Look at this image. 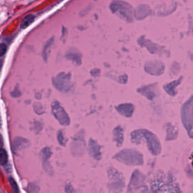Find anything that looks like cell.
<instances>
[{
	"label": "cell",
	"instance_id": "cell-6",
	"mask_svg": "<svg viewBox=\"0 0 193 193\" xmlns=\"http://www.w3.org/2000/svg\"><path fill=\"white\" fill-rule=\"evenodd\" d=\"M3 145V138L2 136L0 135V150L2 149V147Z\"/></svg>",
	"mask_w": 193,
	"mask_h": 193
},
{
	"label": "cell",
	"instance_id": "cell-1",
	"mask_svg": "<svg viewBox=\"0 0 193 193\" xmlns=\"http://www.w3.org/2000/svg\"><path fill=\"white\" fill-rule=\"evenodd\" d=\"M52 111L55 117L63 125L69 123V118L63 109L59 105L57 102L55 101L52 104Z\"/></svg>",
	"mask_w": 193,
	"mask_h": 193
},
{
	"label": "cell",
	"instance_id": "cell-3",
	"mask_svg": "<svg viewBox=\"0 0 193 193\" xmlns=\"http://www.w3.org/2000/svg\"><path fill=\"white\" fill-rule=\"evenodd\" d=\"M8 156L6 151L3 150H0V164L2 165H5L7 163Z\"/></svg>",
	"mask_w": 193,
	"mask_h": 193
},
{
	"label": "cell",
	"instance_id": "cell-7",
	"mask_svg": "<svg viewBox=\"0 0 193 193\" xmlns=\"http://www.w3.org/2000/svg\"><path fill=\"white\" fill-rule=\"evenodd\" d=\"M1 125H2V121H1V118L0 116V128L1 127Z\"/></svg>",
	"mask_w": 193,
	"mask_h": 193
},
{
	"label": "cell",
	"instance_id": "cell-5",
	"mask_svg": "<svg viewBox=\"0 0 193 193\" xmlns=\"http://www.w3.org/2000/svg\"><path fill=\"white\" fill-rule=\"evenodd\" d=\"M6 49L7 47L5 44L3 43L0 44V57L2 56L6 53Z\"/></svg>",
	"mask_w": 193,
	"mask_h": 193
},
{
	"label": "cell",
	"instance_id": "cell-4",
	"mask_svg": "<svg viewBox=\"0 0 193 193\" xmlns=\"http://www.w3.org/2000/svg\"><path fill=\"white\" fill-rule=\"evenodd\" d=\"M9 182H10V184L11 185V186L12 188V189H13V191L14 193H19L18 186L16 182L13 180V178H9Z\"/></svg>",
	"mask_w": 193,
	"mask_h": 193
},
{
	"label": "cell",
	"instance_id": "cell-2",
	"mask_svg": "<svg viewBox=\"0 0 193 193\" xmlns=\"http://www.w3.org/2000/svg\"><path fill=\"white\" fill-rule=\"evenodd\" d=\"M35 20V16L32 14H29L26 16L22 20L20 24V28L25 29L28 27Z\"/></svg>",
	"mask_w": 193,
	"mask_h": 193
},
{
	"label": "cell",
	"instance_id": "cell-8",
	"mask_svg": "<svg viewBox=\"0 0 193 193\" xmlns=\"http://www.w3.org/2000/svg\"><path fill=\"white\" fill-rule=\"evenodd\" d=\"M1 65H2V62L0 61V68H1Z\"/></svg>",
	"mask_w": 193,
	"mask_h": 193
}]
</instances>
